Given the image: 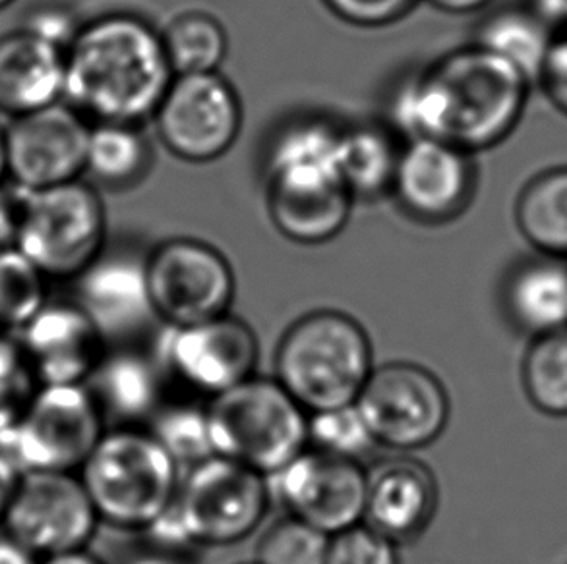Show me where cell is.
Here are the masks:
<instances>
[{
    "label": "cell",
    "instance_id": "48",
    "mask_svg": "<svg viewBox=\"0 0 567 564\" xmlns=\"http://www.w3.org/2000/svg\"><path fill=\"white\" fill-rule=\"evenodd\" d=\"M564 7H566V4H564ZM567 8V7H566Z\"/></svg>",
    "mask_w": 567,
    "mask_h": 564
},
{
    "label": "cell",
    "instance_id": "40",
    "mask_svg": "<svg viewBox=\"0 0 567 564\" xmlns=\"http://www.w3.org/2000/svg\"><path fill=\"white\" fill-rule=\"evenodd\" d=\"M23 191L8 182L0 188V250L16 244L20 227Z\"/></svg>",
    "mask_w": 567,
    "mask_h": 564
},
{
    "label": "cell",
    "instance_id": "43",
    "mask_svg": "<svg viewBox=\"0 0 567 564\" xmlns=\"http://www.w3.org/2000/svg\"><path fill=\"white\" fill-rule=\"evenodd\" d=\"M0 564H38V558L4 535L0 537Z\"/></svg>",
    "mask_w": 567,
    "mask_h": 564
},
{
    "label": "cell",
    "instance_id": "23",
    "mask_svg": "<svg viewBox=\"0 0 567 564\" xmlns=\"http://www.w3.org/2000/svg\"><path fill=\"white\" fill-rule=\"evenodd\" d=\"M556 22L538 2L504 7L484 18L476 30L475 45L514 64L530 84H537Z\"/></svg>",
    "mask_w": 567,
    "mask_h": 564
},
{
    "label": "cell",
    "instance_id": "19",
    "mask_svg": "<svg viewBox=\"0 0 567 564\" xmlns=\"http://www.w3.org/2000/svg\"><path fill=\"white\" fill-rule=\"evenodd\" d=\"M341 128L326 118H299L271 138L264 170L268 188L330 190L343 186L339 170ZM346 188V186H343Z\"/></svg>",
    "mask_w": 567,
    "mask_h": 564
},
{
    "label": "cell",
    "instance_id": "18",
    "mask_svg": "<svg viewBox=\"0 0 567 564\" xmlns=\"http://www.w3.org/2000/svg\"><path fill=\"white\" fill-rule=\"evenodd\" d=\"M74 302L107 338L136 333L154 317L146 258L131 250H105L74 279Z\"/></svg>",
    "mask_w": 567,
    "mask_h": 564
},
{
    "label": "cell",
    "instance_id": "28",
    "mask_svg": "<svg viewBox=\"0 0 567 564\" xmlns=\"http://www.w3.org/2000/svg\"><path fill=\"white\" fill-rule=\"evenodd\" d=\"M152 147L138 124L93 123L85 152L84 178L111 190L131 188L147 175Z\"/></svg>",
    "mask_w": 567,
    "mask_h": 564
},
{
    "label": "cell",
    "instance_id": "33",
    "mask_svg": "<svg viewBox=\"0 0 567 564\" xmlns=\"http://www.w3.org/2000/svg\"><path fill=\"white\" fill-rule=\"evenodd\" d=\"M330 535L299 519L281 520L258 547L256 564H326Z\"/></svg>",
    "mask_w": 567,
    "mask_h": 564
},
{
    "label": "cell",
    "instance_id": "20",
    "mask_svg": "<svg viewBox=\"0 0 567 564\" xmlns=\"http://www.w3.org/2000/svg\"><path fill=\"white\" fill-rule=\"evenodd\" d=\"M64 100V51L18 28L0 35V115H31Z\"/></svg>",
    "mask_w": 567,
    "mask_h": 564
},
{
    "label": "cell",
    "instance_id": "35",
    "mask_svg": "<svg viewBox=\"0 0 567 564\" xmlns=\"http://www.w3.org/2000/svg\"><path fill=\"white\" fill-rule=\"evenodd\" d=\"M308 439L316 442V450L353 460L374 442L354 405L316 412L308 420Z\"/></svg>",
    "mask_w": 567,
    "mask_h": 564
},
{
    "label": "cell",
    "instance_id": "2",
    "mask_svg": "<svg viewBox=\"0 0 567 564\" xmlns=\"http://www.w3.org/2000/svg\"><path fill=\"white\" fill-rule=\"evenodd\" d=\"M162 33L124 12L82 23L64 51V100L90 123L142 124L173 82Z\"/></svg>",
    "mask_w": 567,
    "mask_h": 564
},
{
    "label": "cell",
    "instance_id": "45",
    "mask_svg": "<svg viewBox=\"0 0 567 564\" xmlns=\"http://www.w3.org/2000/svg\"><path fill=\"white\" fill-rule=\"evenodd\" d=\"M8 184L7 139H4V126L0 124V188Z\"/></svg>",
    "mask_w": 567,
    "mask_h": 564
},
{
    "label": "cell",
    "instance_id": "10",
    "mask_svg": "<svg viewBox=\"0 0 567 564\" xmlns=\"http://www.w3.org/2000/svg\"><path fill=\"white\" fill-rule=\"evenodd\" d=\"M354 406L374 442L390 449L429 447L450 420L444 385L429 369L405 362L372 369Z\"/></svg>",
    "mask_w": 567,
    "mask_h": 564
},
{
    "label": "cell",
    "instance_id": "1",
    "mask_svg": "<svg viewBox=\"0 0 567 564\" xmlns=\"http://www.w3.org/2000/svg\"><path fill=\"white\" fill-rule=\"evenodd\" d=\"M530 85L514 64L473 43L399 80L388 101L391 132L468 155L492 149L522 123Z\"/></svg>",
    "mask_w": 567,
    "mask_h": 564
},
{
    "label": "cell",
    "instance_id": "13",
    "mask_svg": "<svg viewBox=\"0 0 567 564\" xmlns=\"http://www.w3.org/2000/svg\"><path fill=\"white\" fill-rule=\"evenodd\" d=\"M92 123L59 101L4 126L8 182L20 191H39L84 178Z\"/></svg>",
    "mask_w": 567,
    "mask_h": 564
},
{
    "label": "cell",
    "instance_id": "16",
    "mask_svg": "<svg viewBox=\"0 0 567 564\" xmlns=\"http://www.w3.org/2000/svg\"><path fill=\"white\" fill-rule=\"evenodd\" d=\"M39 385H85L105 356V336L74 300H47L16 333Z\"/></svg>",
    "mask_w": 567,
    "mask_h": 564
},
{
    "label": "cell",
    "instance_id": "14",
    "mask_svg": "<svg viewBox=\"0 0 567 564\" xmlns=\"http://www.w3.org/2000/svg\"><path fill=\"white\" fill-rule=\"evenodd\" d=\"M276 480L292 519L322 534H341L364 519L369 473L353 458L305 450L276 473Z\"/></svg>",
    "mask_w": 567,
    "mask_h": 564
},
{
    "label": "cell",
    "instance_id": "12",
    "mask_svg": "<svg viewBox=\"0 0 567 564\" xmlns=\"http://www.w3.org/2000/svg\"><path fill=\"white\" fill-rule=\"evenodd\" d=\"M154 118L159 138L175 157L209 163L237 142L243 107L219 72L192 74L173 77Z\"/></svg>",
    "mask_w": 567,
    "mask_h": 564
},
{
    "label": "cell",
    "instance_id": "39",
    "mask_svg": "<svg viewBox=\"0 0 567 564\" xmlns=\"http://www.w3.org/2000/svg\"><path fill=\"white\" fill-rule=\"evenodd\" d=\"M333 14L359 28H382L411 12L416 0H323Z\"/></svg>",
    "mask_w": 567,
    "mask_h": 564
},
{
    "label": "cell",
    "instance_id": "7",
    "mask_svg": "<svg viewBox=\"0 0 567 564\" xmlns=\"http://www.w3.org/2000/svg\"><path fill=\"white\" fill-rule=\"evenodd\" d=\"M107 246V213L100 191L84 178L23 191L16 250L47 281H74Z\"/></svg>",
    "mask_w": 567,
    "mask_h": 564
},
{
    "label": "cell",
    "instance_id": "34",
    "mask_svg": "<svg viewBox=\"0 0 567 564\" xmlns=\"http://www.w3.org/2000/svg\"><path fill=\"white\" fill-rule=\"evenodd\" d=\"M38 387L16 335L0 333V435L14 426Z\"/></svg>",
    "mask_w": 567,
    "mask_h": 564
},
{
    "label": "cell",
    "instance_id": "15",
    "mask_svg": "<svg viewBox=\"0 0 567 564\" xmlns=\"http://www.w3.org/2000/svg\"><path fill=\"white\" fill-rule=\"evenodd\" d=\"M162 356L178 382L212 397L252 377L258 343L252 328L229 315L186 327H171Z\"/></svg>",
    "mask_w": 567,
    "mask_h": 564
},
{
    "label": "cell",
    "instance_id": "38",
    "mask_svg": "<svg viewBox=\"0 0 567 564\" xmlns=\"http://www.w3.org/2000/svg\"><path fill=\"white\" fill-rule=\"evenodd\" d=\"M537 85L546 100L558 113L567 116V8L564 18L556 22L553 41L548 46L543 69L538 72Z\"/></svg>",
    "mask_w": 567,
    "mask_h": 564
},
{
    "label": "cell",
    "instance_id": "5",
    "mask_svg": "<svg viewBox=\"0 0 567 564\" xmlns=\"http://www.w3.org/2000/svg\"><path fill=\"white\" fill-rule=\"evenodd\" d=\"M214 455L276 476L305 452V408L279 382L250 377L214 397L206 408Z\"/></svg>",
    "mask_w": 567,
    "mask_h": 564
},
{
    "label": "cell",
    "instance_id": "46",
    "mask_svg": "<svg viewBox=\"0 0 567 564\" xmlns=\"http://www.w3.org/2000/svg\"><path fill=\"white\" fill-rule=\"evenodd\" d=\"M14 2L16 0H0V12H2V10H7L8 7H12Z\"/></svg>",
    "mask_w": 567,
    "mask_h": 564
},
{
    "label": "cell",
    "instance_id": "36",
    "mask_svg": "<svg viewBox=\"0 0 567 564\" xmlns=\"http://www.w3.org/2000/svg\"><path fill=\"white\" fill-rule=\"evenodd\" d=\"M326 564H398L393 542L370 526L331 535Z\"/></svg>",
    "mask_w": 567,
    "mask_h": 564
},
{
    "label": "cell",
    "instance_id": "22",
    "mask_svg": "<svg viewBox=\"0 0 567 564\" xmlns=\"http://www.w3.org/2000/svg\"><path fill=\"white\" fill-rule=\"evenodd\" d=\"M504 302L517 327L538 336L567 327V261L538 255L507 276Z\"/></svg>",
    "mask_w": 567,
    "mask_h": 564
},
{
    "label": "cell",
    "instance_id": "27",
    "mask_svg": "<svg viewBox=\"0 0 567 564\" xmlns=\"http://www.w3.org/2000/svg\"><path fill=\"white\" fill-rule=\"evenodd\" d=\"M399 157L401 149L390 128L359 124L341 130L339 170L341 182L353 198H380L391 191Z\"/></svg>",
    "mask_w": 567,
    "mask_h": 564
},
{
    "label": "cell",
    "instance_id": "17",
    "mask_svg": "<svg viewBox=\"0 0 567 564\" xmlns=\"http://www.w3.org/2000/svg\"><path fill=\"white\" fill-rule=\"evenodd\" d=\"M475 184L468 153L444 142L413 139L401 149L391 191L414 219L445 222L467 209Z\"/></svg>",
    "mask_w": 567,
    "mask_h": 564
},
{
    "label": "cell",
    "instance_id": "11",
    "mask_svg": "<svg viewBox=\"0 0 567 564\" xmlns=\"http://www.w3.org/2000/svg\"><path fill=\"white\" fill-rule=\"evenodd\" d=\"M147 286L155 315L171 327H186L227 315L235 296L229 261L214 246L173 238L146 258Z\"/></svg>",
    "mask_w": 567,
    "mask_h": 564
},
{
    "label": "cell",
    "instance_id": "26",
    "mask_svg": "<svg viewBox=\"0 0 567 564\" xmlns=\"http://www.w3.org/2000/svg\"><path fill=\"white\" fill-rule=\"evenodd\" d=\"M101 412L134 421L154 412L159 403V377L155 367L136 352L107 354L85 383Z\"/></svg>",
    "mask_w": 567,
    "mask_h": 564
},
{
    "label": "cell",
    "instance_id": "37",
    "mask_svg": "<svg viewBox=\"0 0 567 564\" xmlns=\"http://www.w3.org/2000/svg\"><path fill=\"white\" fill-rule=\"evenodd\" d=\"M82 23L84 22L78 18L76 12L69 4L49 0V2L31 8L30 12L25 14L22 28L43 39L47 43L66 51L72 39L76 38Z\"/></svg>",
    "mask_w": 567,
    "mask_h": 564
},
{
    "label": "cell",
    "instance_id": "4",
    "mask_svg": "<svg viewBox=\"0 0 567 564\" xmlns=\"http://www.w3.org/2000/svg\"><path fill=\"white\" fill-rule=\"evenodd\" d=\"M76 473L101 522L123 530H150L177 497V462L132 427L105 431Z\"/></svg>",
    "mask_w": 567,
    "mask_h": 564
},
{
    "label": "cell",
    "instance_id": "47",
    "mask_svg": "<svg viewBox=\"0 0 567 564\" xmlns=\"http://www.w3.org/2000/svg\"><path fill=\"white\" fill-rule=\"evenodd\" d=\"M556 2H560V4H566L567 7V0H556Z\"/></svg>",
    "mask_w": 567,
    "mask_h": 564
},
{
    "label": "cell",
    "instance_id": "25",
    "mask_svg": "<svg viewBox=\"0 0 567 564\" xmlns=\"http://www.w3.org/2000/svg\"><path fill=\"white\" fill-rule=\"evenodd\" d=\"M515 224L538 255L567 261V165L546 168L523 186Z\"/></svg>",
    "mask_w": 567,
    "mask_h": 564
},
{
    "label": "cell",
    "instance_id": "8",
    "mask_svg": "<svg viewBox=\"0 0 567 564\" xmlns=\"http://www.w3.org/2000/svg\"><path fill=\"white\" fill-rule=\"evenodd\" d=\"M105 434V416L87 385H39L0 450L20 473H76Z\"/></svg>",
    "mask_w": 567,
    "mask_h": 564
},
{
    "label": "cell",
    "instance_id": "42",
    "mask_svg": "<svg viewBox=\"0 0 567 564\" xmlns=\"http://www.w3.org/2000/svg\"><path fill=\"white\" fill-rule=\"evenodd\" d=\"M432 7L450 14H473L488 7L492 0H429Z\"/></svg>",
    "mask_w": 567,
    "mask_h": 564
},
{
    "label": "cell",
    "instance_id": "24",
    "mask_svg": "<svg viewBox=\"0 0 567 564\" xmlns=\"http://www.w3.org/2000/svg\"><path fill=\"white\" fill-rule=\"evenodd\" d=\"M353 196L343 188L289 191L268 188L269 217L276 229L297 244L330 242L346 229Z\"/></svg>",
    "mask_w": 567,
    "mask_h": 564
},
{
    "label": "cell",
    "instance_id": "31",
    "mask_svg": "<svg viewBox=\"0 0 567 564\" xmlns=\"http://www.w3.org/2000/svg\"><path fill=\"white\" fill-rule=\"evenodd\" d=\"M49 281L20 250H0V333L16 335L49 300Z\"/></svg>",
    "mask_w": 567,
    "mask_h": 564
},
{
    "label": "cell",
    "instance_id": "32",
    "mask_svg": "<svg viewBox=\"0 0 567 564\" xmlns=\"http://www.w3.org/2000/svg\"><path fill=\"white\" fill-rule=\"evenodd\" d=\"M177 464L196 466L214 457L207 414L196 406H171L155 416L150 431Z\"/></svg>",
    "mask_w": 567,
    "mask_h": 564
},
{
    "label": "cell",
    "instance_id": "6",
    "mask_svg": "<svg viewBox=\"0 0 567 564\" xmlns=\"http://www.w3.org/2000/svg\"><path fill=\"white\" fill-rule=\"evenodd\" d=\"M268 501L261 473L214 455L192 466L169 511L150 530L171 543L230 545L260 526Z\"/></svg>",
    "mask_w": 567,
    "mask_h": 564
},
{
    "label": "cell",
    "instance_id": "41",
    "mask_svg": "<svg viewBox=\"0 0 567 564\" xmlns=\"http://www.w3.org/2000/svg\"><path fill=\"white\" fill-rule=\"evenodd\" d=\"M20 470L16 468L14 462L0 450V524L4 519V512H7L8 503L14 495L16 485L20 480Z\"/></svg>",
    "mask_w": 567,
    "mask_h": 564
},
{
    "label": "cell",
    "instance_id": "9",
    "mask_svg": "<svg viewBox=\"0 0 567 564\" xmlns=\"http://www.w3.org/2000/svg\"><path fill=\"white\" fill-rule=\"evenodd\" d=\"M84 483L74 472H25L8 503L4 535L31 557L84 551L100 526Z\"/></svg>",
    "mask_w": 567,
    "mask_h": 564
},
{
    "label": "cell",
    "instance_id": "30",
    "mask_svg": "<svg viewBox=\"0 0 567 564\" xmlns=\"http://www.w3.org/2000/svg\"><path fill=\"white\" fill-rule=\"evenodd\" d=\"M522 377L538 412L567 418V327L533 336L523 358Z\"/></svg>",
    "mask_w": 567,
    "mask_h": 564
},
{
    "label": "cell",
    "instance_id": "29",
    "mask_svg": "<svg viewBox=\"0 0 567 564\" xmlns=\"http://www.w3.org/2000/svg\"><path fill=\"white\" fill-rule=\"evenodd\" d=\"M163 49L175 76L217 72L229 51L227 31L204 12H186L162 33Z\"/></svg>",
    "mask_w": 567,
    "mask_h": 564
},
{
    "label": "cell",
    "instance_id": "3",
    "mask_svg": "<svg viewBox=\"0 0 567 564\" xmlns=\"http://www.w3.org/2000/svg\"><path fill=\"white\" fill-rule=\"evenodd\" d=\"M370 374L369 336L346 313H308L277 351V382L312 414L354 405Z\"/></svg>",
    "mask_w": 567,
    "mask_h": 564
},
{
    "label": "cell",
    "instance_id": "44",
    "mask_svg": "<svg viewBox=\"0 0 567 564\" xmlns=\"http://www.w3.org/2000/svg\"><path fill=\"white\" fill-rule=\"evenodd\" d=\"M38 564H103L100 558L93 557L87 551H74L66 555H56V557L41 558Z\"/></svg>",
    "mask_w": 567,
    "mask_h": 564
},
{
    "label": "cell",
    "instance_id": "21",
    "mask_svg": "<svg viewBox=\"0 0 567 564\" xmlns=\"http://www.w3.org/2000/svg\"><path fill=\"white\" fill-rule=\"evenodd\" d=\"M436 501V481L426 466L388 460L369 473L364 519L391 542L409 540L426 528Z\"/></svg>",
    "mask_w": 567,
    "mask_h": 564
}]
</instances>
